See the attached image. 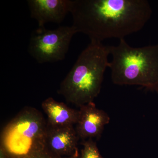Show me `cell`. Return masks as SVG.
<instances>
[{"label": "cell", "mask_w": 158, "mask_h": 158, "mask_svg": "<svg viewBox=\"0 0 158 158\" xmlns=\"http://www.w3.org/2000/svg\"><path fill=\"white\" fill-rule=\"evenodd\" d=\"M70 13L77 33L102 42L140 31L152 11L146 0H71Z\"/></svg>", "instance_id": "obj_1"}, {"label": "cell", "mask_w": 158, "mask_h": 158, "mask_svg": "<svg viewBox=\"0 0 158 158\" xmlns=\"http://www.w3.org/2000/svg\"><path fill=\"white\" fill-rule=\"evenodd\" d=\"M110 55L109 46L90 41L61 82L58 93L79 107L94 102L101 90Z\"/></svg>", "instance_id": "obj_2"}, {"label": "cell", "mask_w": 158, "mask_h": 158, "mask_svg": "<svg viewBox=\"0 0 158 158\" xmlns=\"http://www.w3.org/2000/svg\"><path fill=\"white\" fill-rule=\"evenodd\" d=\"M109 49L112 60L108 68L113 84L137 85L158 93V44L132 47L123 39Z\"/></svg>", "instance_id": "obj_3"}, {"label": "cell", "mask_w": 158, "mask_h": 158, "mask_svg": "<svg viewBox=\"0 0 158 158\" xmlns=\"http://www.w3.org/2000/svg\"><path fill=\"white\" fill-rule=\"evenodd\" d=\"M47 122L39 110L26 107L3 128L1 144L9 158H27L47 148Z\"/></svg>", "instance_id": "obj_4"}, {"label": "cell", "mask_w": 158, "mask_h": 158, "mask_svg": "<svg viewBox=\"0 0 158 158\" xmlns=\"http://www.w3.org/2000/svg\"><path fill=\"white\" fill-rule=\"evenodd\" d=\"M77 33L72 26H62L53 30L38 27L31 34L29 54L40 64L62 61Z\"/></svg>", "instance_id": "obj_5"}, {"label": "cell", "mask_w": 158, "mask_h": 158, "mask_svg": "<svg viewBox=\"0 0 158 158\" xmlns=\"http://www.w3.org/2000/svg\"><path fill=\"white\" fill-rule=\"evenodd\" d=\"M76 131L79 139H99L110 118L104 110L97 107L94 102L80 106Z\"/></svg>", "instance_id": "obj_6"}, {"label": "cell", "mask_w": 158, "mask_h": 158, "mask_svg": "<svg viewBox=\"0 0 158 158\" xmlns=\"http://www.w3.org/2000/svg\"><path fill=\"white\" fill-rule=\"evenodd\" d=\"M27 3L31 17L39 28L45 27L48 23H62L71 6V0H28Z\"/></svg>", "instance_id": "obj_7"}, {"label": "cell", "mask_w": 158, "mask_h": 158, "mask_svg": "<svg viewBox=\"0 0 158 158\" xmlns=\"http://www.w3.org/2000/svg\"><path fill=\"white\" fill-rule=\"evenodd\" d=\"M79 139L73 125L52 126L47 124L46 133L47 147L57 155L62 157L73 155L78 149Z\"/></svg>", "instance_id": "obj_8"}, {"label": "cell", "mask_w": 158, "mask_h": 158, "mask_svg": "<svg viewBox=\"0 0 158 158\" xmlns=\"http://www.w3.org/2000/svg\"><path fill=\"white\" fill-rule=\"evenodd\" d=\"M41 107L47 116V124L52 126H66L76 124L79 110L72 109L65 104L48 98L42 102Z\"/></svg>", "instance_id": "obj_9"}, {"label": "cell", "mask_w": 158, "mask_h": 158, "mask_svg": "<svg viewBox=\"0 0 158 158\" xmlns=\"http://www.w3.org/2000/svg\"><path fill=\"white\" fill-rule=\"evenodd\" d=\"M81 144L83 148L79 158H105L101 154L96 142L93 139L83 140Z\"/></svg>", "instance_id": "obj_10"}, {"label": "cell", "mask_w": 158, "mask_h": 158, "mask_svg": "<svg viewBox=\"0 0 158 158\" xmlns=\"http://www.w3.org/2000/svg\"><path fill=\"white\" fill-rule=\"evenodd\" d=\"M79 155H80V153L79 152L78 149L74 153V154L70 156H60L57 155L54 153L52 152L47 147L43 150L40 152H39L37 153L36 154L27 158H79Z\"/></svg>", "instance_id": "obj_11"}, {"label": "cell", "mask_w": 158, "mask_h": 158, "mask_svg": "<svg viewBox=\"0 0 158 158\" xmlns=\"http://www.w3.org/2000/svg\"><path fill=\"white\" fill-rule=\"evenodd\" d=\"M0 158H9L5 150L0 146Z\"/></svg>", "instance_id": "obj_12"}]
</instances>
